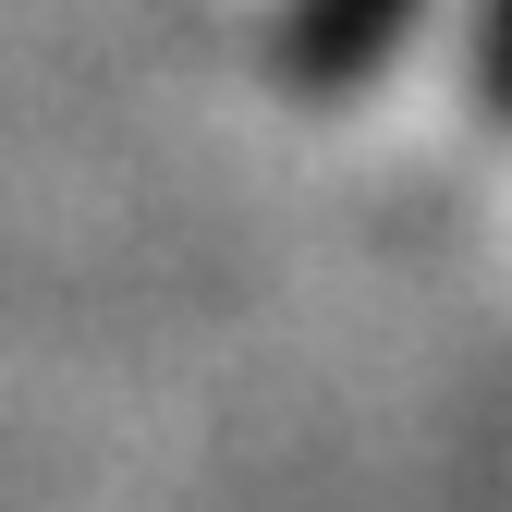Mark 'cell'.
<instances>
[{
	"mask_svg": "<svg viewBox=\"0 0 512 512\" xmlns=\"http://www.w3.org/2000/svg\"><path fill=\"white\" fill-rule=\"evenodd\" d=\"M427 0H293L281 13V86L293 98H354L378 61L415 37Z\"/></svg>",
	"mask_w": 512,
	"mask_h": 512,
	"instance_id": "1",
	"label": "cell"
},
{
	"mask_svg": "<svg viewBox=\"0 0 512 512\" xmlns=\"http://www.w3.org/2000/svg\"><path fill=\"white\" fill-rule=\"evenodd\" d=\"M464 86H476L488 122H512V0H488V13H476V61H464Z\"/></svg>",
	"mask_w": 512,
	"mask_h": 512,
	"instance_id": "2",
	"label": "cell"
}]
</instances>
